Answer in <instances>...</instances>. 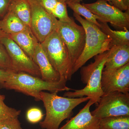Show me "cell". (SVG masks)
<instances>
[{
	"label": "cell",
	"instance_id": "obj_1",
	"mask_svg": "<svg viewBox=\"0 0 129 129\" xmlns=\"http://www.w3.org/2000/svg\"><path fill=\"white\" fill-rule=\"evenodd\" d=\"M67 82L63 79L57 82L46 81L24 72H11L7 79L1 85L6 89L21 92L40 101H41L40 93L41 91H47L57 93L73 90L67 86Z\"/></svg>",
	"mask_w": 129,
	"mask_h": 129
},
{
	"label": "cell",
	"instance_id": "obj_2",
	"mask_svg": "<svg viewBox=\"0 0 129 129\" xmlns=\"http://www.w3.org/2000/svg\"><path fill=\"white\" fill-rule=\"evenodd\" d=\"M40 94L46 111L44 120L40 123V126L44 129H58L61 123L72 115L74 109L90 99L88 97L60 96L56 92L44 91L41 92Z\"/></svg>",
	"mask_w": 129,
	"mask_h": 129
},
{
	"label": "cell",
	"instance_id": "obj_3",
	"mask_svg": "<svg viewBox=\"0 0 129 129\" xmlns=\"http://www.w3.org/2000/svg\"><path fill=\"white\" fill-rule=\"evenodd\" d=\"M108 51L98 54L95 56L94 62L81 67V79L86 85L81 89H73V92L66 91L63 96L70 98L88 97L95 104L97 103L104 94L101 86L102 75Z\"/></svg>",
	"mask_w": 129,
	"mask_h": 129
},
{
	"label": "cell",
	"instance_id": "obj_4",
	"mask_svg": "<svg viewBox=\"0 0 129 129\" xmlns=\"http://www.w3.org/2000/svg\"><path fill=\"white\" fill-rule=\"evenodd\" d=\"M73 15L84 29L86 39L83 52L73 67V75L90 58L107 51L112 46L111 38L98 26L74 12Z\"/></svg>",
	"mask_w": 129,
	"mask_h": 129
},
{
	"label": "cell",
	"instance_id": "obj_5",
	"mask_svg": "<svg viewBox=\"0 0 129 129\" xmlns=\"http://www.w3.org/2000/svg\"><path fill=\"white\" fill-rule=\"evenodd\" d=\"M41 45L54 69L60 74L61 79L70 80L72 65L68 51L57 30L46 37Z\"/></svg>",
	"mask_w": 129,
	"mask_h": 129
},
{
	"label": "cell",
	"instance_id": "obj_6",
	"mask_svg": "<svg viewBox=\"0 0 129 129\" xmlns=\"http://www.w3.org/2000/svg\"><path fill=\"white\" fill-rule=\"evenodd\" d=\"M56 30L67 46L73 67L84 48L86 39L84 29L82 25L76 24L72 18L69 22L58 21Z\"/></svg>",
	"mask_w": 129,
	"mask_h": 129
},
{
	"label": "cell",
	"instance_id": "obj_7",
	"mask_svg": "<svg viewBox=\"0 0 129 129\" xmlns=\"http://www.w3.org/2000/svg\"><path fill=\"white\" fill-rule=\"evenodd\" d=\"M91 112L95 117L101 119L114 116H129V93L115 92L104 93Z\"/></svg>",
	"mask_w": 129,
	"mask_h": 129
},
{
	"label": "cell",
	"instance_id": "obj_8",
	"mask_svg": "<svg viewBox=\"0 0 129 129\" xmlns=\"http://www.w3.org/2000/svg\"><path fill=\"white\" fill-rule=\"evenodd\" d=\"M31 9L30 28L39 42L41 43L57 28L58 20L49 13L38 0H28Z\"/></svg>",
	"mask_w": 129,
	"mask_h": 129
},
{
	"label": "cell",
	"instance_id": "obj_9",
	"mask_svg": "<svg viewBox=\"0 0 129 129\" xmlns=\"http://www.w3.org/2000/svg\"><path fill=\"white\" fill-rule=\"evenodd\" d=\"M0 40L9 55L15 73L24 72L41 78L37 64L8 35L0 31Z\"/></svg>",
	"mask_w": 129,
	"mask_h": 129
},
{
	"label": "cell",
	"instance_id": "obj_10",
	"mask_svg": "<svg viewBox=\"0 0 129 129\" xmlns=\"http://www.w3.org/2000/svg\"><path fill=\"white\" fill-rule=\"evenodd\" d=\"M82 5L98 16L102 23H109L122 30H129V9L124 12L109 4L106 0H97L93 3Z\"/></svg>",
	"mask_w": 129,
	"mask_h": 129
},
{
	"label": "cell",
	"instance_id": "obj_11",
	"mask_svg": "<svg viewBox=\"0 0 129 129\" xmlns=\"http://www.w3.org/2000/svg\"><path fill=\"white\" fill-rule=\"evenodd\" d=\"M101 86L104 93H129V62L118 69L103 71Z\"/></svg>",
	"mask_w": 129,
	"mask_h": 129
},
{
	"label": "cell",
	"instance_id": "obj_12",
	"mask_svg": "<svg viewBox=\"0 0 129 129\" xmlns=\"http://www.w3.org/2000/svg\"><path fill=\"white\" fill-rule=\"evenodd\" d=\"M94 102L91 99L75 116L58 129H99L100 119L91 114L90 108Z\"/></svg>",
	"mask_w": 129,
	"mask_h": 129
},
{
	"label": "cell",
	"instance_id": "obj_13",
	"mask_svg": "<svg viewBox=\"0 0 129 129\" xmlns=\"http://www.w3.org/2000/svg\"><path fill=\"white\" fill-rule=\"evenodd\" d=\"M34 61L39 67L41 78L43 80L57 82L61 79L60 74L51 64L39 42L36 46Z\"/></svg>",
	"mask_w": 129,
	"mask_h": 129
},
{
	"label": "cell",
	"instance_id": "obj_14",
	"mask_svg": "<svg viewBox=\"0 0 129 129\" xmlns=\"http://www.w3.org/2000/svg\"><path fill=\"white\" fill-rule=\"evenodd\" d=\"M129 62V45L113 46L108 51L103 71L119 68Z\"/></svg>",
	"mask_w": 129,
	"mask_h": 129
},
{
	"label": "cell",
	"instance_id": "obj_15",
	"mask_svg": "<svg viewBox=\"0 0 129 129\" xmlns=\"http://www.w3.org/2000/svg\"><path fill=\"white\" fill-rule=\"evenodd\" d=\"M8 36L34 61L36 46L39 41L31 29Z\"/></svg>",
	"mask_w": 129,
	"mask_h": 129
},
{
	"label": "cell",
	"instance_id": "obj_16",
	"mask_svg": "<svg viewBox=\"0 0 129 129\" xmlns=\"http://www.w3.org/2000/svg\"><path fill=\"white\" fill-rule=\"evenodd\" d=\"M30 29L11 11L0 19V31L10 35Z\"/></svg>",
	"mask_w": 129,
	"mask_h": 129
},
{
	"label": "cell",
	"instance_id": "obj_17",
	"mask_svg": "<svg viewBox=\"0 0 129 129\" xmlns=\"http://www.w3.org/2000/svg\"><path fill=\"white\" fill-rule=\"evenodd\" d=\"M8 11L13 13L25 25L30 28L31 9L28 0H12Z\"/></svg>",
	"mask_w": 129,
	"mask_h": 129
},
{
	"label": "cell",
	"instance_id": "obj_18",
	"mask_svg": "<svg viewBox=\"0 0 129 129\" xmlns=\"http://www.w3.org/2000/svg\"><path fill=\"white\" fill-rule=\"evenodd\" d=\"M100 28L111 38L112 46L129 45V30H115L109 27L107 23H100Z\"/></svg>",
	"mask_w": 129,
	"mask_h": 129
},
{
	"label": "cell",
	"instance_id": "obj_19",
	"mask_svg": "<svg viewBox=\"0 0 129 129\" xmlns=\"http://www.w3.org/2000/svg\"><path fill=\"white\" fill-rule=\"evenodd\" d=\"M99 129H129V116H114L101 119Z\"/></svg>",
	"mask_w": 129,
	"mask_h": 129
},
{
	"label": "cell",
	"instance_id": "obj_20",
	"mask_svg": "<svg viewBox=\"0 0 129 129\" xmlns=\"http://www.w3.org/2000/svg\"><path fill=\"white\" fill-rule=\"evenodd\" d=\"M67 4L69 7L73 11L74 13L80 16H83L87 21L100 27L101 24L97 21V19L99 20L100 18L92 13L89 9L84 5L81 4L80 3H68Z\"/></svg>",
	"mask_w": 129,
	"mask_h": 129
},
{
	"label": "cell",
	"instance_id": "obj_21",
	"mask_svg": "<svg viewBox=\"0 0 129 129\" xmlns=\"http://www.w3.org/2000/svg\"><path fill=\"white\" fill-rule=\"evenodd\" d=\"M52 14L56 18L58 19V21L61 22H69L72 20V18L70 17L68 14L65 0H57Z\"/></svg>",
	"mask_w": 129,
	"mask_h": 129
},
{
	"label": "cell",
	"instance_id": "obj_22",
	"mask_svg": "<svg viewBox=\"0 0 129 129\" xmlns=\"http://www.w3.org/2000/svg\"><path fill=\"white\" fill-rule=\"evenodd\" d=\"M4 100L0 99V123L6 119L18 117L21 113V110L7 106Z\"/></svg>",
	"mask_w": 129,
	"mask_h": 129
},
{
	"label": "cell",
	"instance_id": "obj_23",
	"mask_svg": "<svg viewBox=\"0 0 129 129\" xmlns=\"http://www.w3.org/2000/svg\"><path fill=\"white\" fill-rule=\"evenodd\" d=\"M0 68L10 72L15 73L11 61L5 47L0 40Z\"/></svg>",
	"mask_w": 129,
	"mask_h": 129
},
{
	"label": "cell",
	"instance_id": "obj_24",
	"mask_svg": "<svg viewBox=\"0 0 129 129\" xmlns=\"http://www.w3.org/2000/svg\"><path fill=\"white\" fill-rule=\"evenodd\" d=\"M42 111L37 108H32L27 111L26 118L29 123L32 124L37 123L41 122L44 117Z\"/></svg>",
	"mask_w": 129,
	"mask_h": 129
},
{
	"label": "cell",
	"instance_id": "obj_25",
	"mask_svg": "<svg viewBox=\"0 0 129 129\" xmlns=\"http://www.w3.org/2000/svg\"><path fill=\"white\" fill-rule=\"evenodd\" d=\"M0 129H22L18 117L9 119L0 123Z\"/></svg>",
	"mask_w": 129,
	"mask_h": 129
},
{
	"label": "cell",
	"instance_id": "obj_26",
	"mask_svg": "<svg viewBox=\"0 0 129 129\" xmlns=\"http://www.w3.org/2000/svg\"><path fill=\"white\" fill-rule=\"evenodd\" d=\"M41 6L49 13L52 14L57 0H38Z\"/></svg>",
	"mask_w": 129,
	"mask_h": 129
},
{
	"label": "cell",
	"instance_id": "obj_27",
	"mask_svg": "<svg viewBox=\"0 0 129 129\" xmlns=\"http://www.w3.org/2000/svg\"><path fill=\"white\" fill-rule=\"evenodd\" d=\"M12 0H0V18H2L8 12Z\"/></svg>",
	"mask_w": 129,
	"mask_h": 129
},
{
	"label": "cell",
	"instance_id": "obj_28",
	"mask_svg": "<svg viewBox=\"0 0 129 129\" xmlns=\"http://www.w3.org/2000/svg\"><path fill=\"white\" fill-rule=\"evenodd\" d=\"M106 1L111 3L113 6L123 11H126L127 9H127L124 5L123 0H106Z\"/></svg>",
	"mask_w": 129,
	"mask_h": 129
},
{
	"label": "cell",
	"instance_id": "obj_29",
	"mask_svg": "<svg viewBox=\"0 0 129 129\" xmlns=\"http://www.w3.org/2000/svg\"><path fill=\"white\" fill-rule=\"evenodd\" d=\"M11 72H8L0 68V84H2L7 79L9 74Z\"/></svg>",
	"mask_w": 129,
	"mask_h": 129
},
{
	"label": "cell",
	"instance_id": "obj_30",
	"mask_svg": "<svg viewBox=\"0 0 129 129\" xmlns=\"http://www.w3.org/2000/svg\"><path fill=\"white\" fill-rule=\"evenodd\" d=\"M123 2L127 9H129V0H123Z\"/></svg>",
	"mask_w": 129,
	"mask_h": 129
},
{
	"label": "cell",
	"instance_id": "obj_31",
	"mask_svg": "<svg viewBox=\"0 0 129 129\" xmlns=\"http://www.w3.org/2000/svg\"><path fill=\"white\" fill-rule=\"evenodd\" d=\"M66 3H80L81 1H83V0H65Z\"/></svg>",
	"mask_w": 129,
	"mask_h": 129
},
{
	"label": "cell",
	"instance_id": "obj_32",
	"mask_svg": "<svg viewBox=\"0 0 129 129\" xmlns=\"http://www.w3.org/2000/svg\"><path fill=\"white\" fill-rule=\"evenodd\" d=\"M5 96L4 95L1 94H0V99H3L5 100Z\"/></svg>",
	"mask_w": 129,
	"mask_h": 129
}]
</instances>
